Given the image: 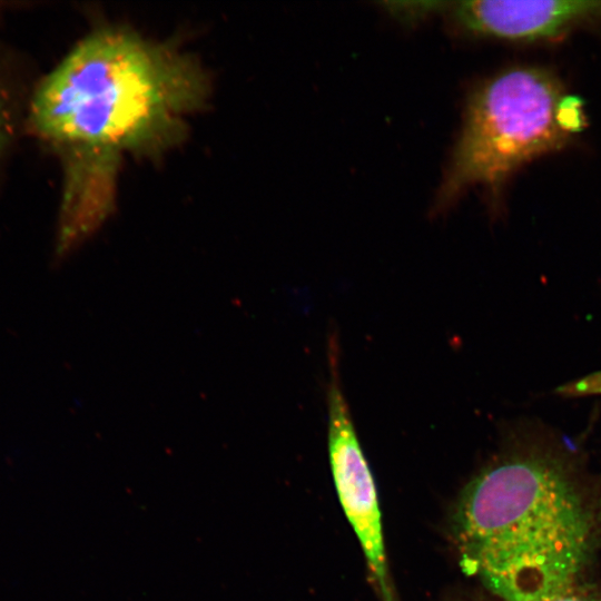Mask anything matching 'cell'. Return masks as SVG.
<instances>
[{"instance_id": "1", "label": "cell", "mask_w": 601, "mask_h": 601, "mask_svg": "<svg viewBox=\"0 0 601 601\" xmlns=\"http://www.w3.org/2000/svg\"><path fill=\"white\" fill-rule=\"evenodd\" d=\"M207 89L190 57L128 30L98 29L76 45L40 82L29 114L32 131L62 159L60 229L92 233L110 209L119 157L175 142Z\"/></svg>"}, {"instance_id": "2", "label": "cell", "mask_w": 601, "mask_h": 601, "mask_svg": "<svg viewBox=\"0 0 601 601\" xmlns=\"http://www.w3.org/2000/svg\"><path fill=\"white\" fill-rule=\"evenodd\" d=\"M453 531L463 568L501 601H535L572 588L590 549V523L562 464L510 454L463 491Z\"/></svg>"}, {"instance_id": "3", "label": "cell", "mask_w": 601, "mask_h": 601, "mask_svg": "<svg viewBox=\"0 0 601 601\" xmlns=\"http://www.w3.org/2000/svg\"><path fill=\"white\" fill-rule=\"evenodd\" d=\"M558 78L539 67H514L481 83L470 96L464 126L435 207H446L469 187L495 194L522 165L569 144L560 118Z\"/></svg>"}, {"instance_id": "4", "label": "cell", "mask_w": 601, "mask_h": 601, "mask_svg": "<svg viewBox=\"0 0 601 601\" xmlns=\"http://www.w3.org/2000/svg\"><path fill=\"white\" fill-rule=\"evenodd\" d=\"M328 455L334 483L381 592L391 601L376 489L342 391L335 336L328 339Z\"/></svg>"}, {"instance_id": "5", "label": "cell", "mask_w": 601, "mask_h": 601, "mask_svg": "<svg viewBox=\"0 0 601 601\" xmlns=\"http://www.w3.org/2000/svg\"><path fill=\"white\" fill-rule=\"evenodd\" d=\"M451 13L461 29L474 36L535 41L601 21V1L473 0L455 2Z\"/></svg>"}, {"instance_id": "6", "label": "cell", "mask_w": 601, "mask_h": 601, "mask_svg": "<svg viewBox=\"0 0 601 601\" xmlns=\"http://www.w3.org/2000/svg\"><path fill=\"white\" fill-rule=\"evenodd\" d=\"M386 10L396 18L413 22L425 18L426 16L444 9L447 2H385Z\"/></svg>"}, {"instance_id": "7", "label": "cell", "mask_w": 601, "mask_h": 601, "mask_svg": "<svg viewBox=\"0 0 601 601\" xmlns=\"http://www.w3.org/2000/svg\"><path fill=\"white\" fill-rule=\"evenodd\" d=\"M535 601H601V597L591 593L575 592L572 588L560 593L549 595Z\"/></svg>"}, {"instance_id": "8", "label": "cell", "mask_w": 601, "mask_h": 601, "mask_svg": "<svg viewBox=\"0 0 601 601\" xmlns=\"http://www.w3.org/2000/svg\"><path fill=\"white\" fill-rule=\"evenodd\" d=\"M9 126V110L6 100L0 93V151L8 139Z\"/></svg>"}]
</instances>
